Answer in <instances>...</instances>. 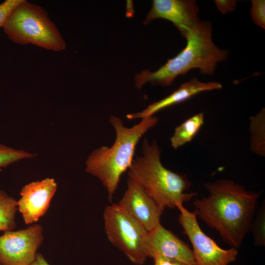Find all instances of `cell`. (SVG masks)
I'll return each mask as SVG.
<instances>
[{"mask_svg": "<svg viewBox=\"0 0 265 265\" xmlns=\"http://www.w3.org/2000/svg\"><path fill=\"white\" fill-rule=\"evenodd\" d=\"M204 187L208 195L193 202L194 212L226 243L238 249L250 231L261 192L228 179L205 183Z\"/></svg>", "mask_w": 265, "mask_h": 265, "instance_id": "6da1fadb", "label": "cell"}, {"mask_svg": "<svg viewBox=\"0 0 265 265\" xmlns=\"http://www.w3.org/2000/svg\"><path fill=\"white\" fill-rule=\"evenodd\" d=\"M185 38L186 45L176 56L155 72L144 70L136 75V88H141L148 82L153 85H170L176 78L194 69L203 75H212L218 63L227 58L228 51L218 48L212 41L210 22L200 20Z\"/></svg>", "mask_w": 265, "mask_h": 265, "instance_id": "7a4b0ae2", "label": "cell"}, {"mask_svg": "<svg viewBox=\"0 0 265 265\" xmlns=\"http://www.w3.org/2000/svg\"><path fill=\"white\" fill-rule=\"evenodd\" d=\"M158 121L157 117L152 116L128 127L119 117H110L109 121L115 132L113 144L94 149L85 161L86 172L101 182L106 189L109 201L113 198L122 175L129 170L132 162L139 140Z\"/></svg>", "mask_w": 265, "mask_h": 265, "instance_id": "3957f363", "label": "cell"}, {"mask_svg": "<svg viewBox=\"0 0 265 265\" xmlns=\"http://www.w3.org/2000/svg\"><path fill=\"white\" fill-rule=\"evenodd\" d=\"M160 154L156 141L145 138L142 142V154L134 158L128 174L164 209L178 208L197 193L185 192L191 186V182L186 175L163 166Z\"/></svg>", "mask_w": 265, "mask_h": 265, "instance_id": "277c9868", "label": "cell"}, {"mask_svg": "<svg viewBox=\"0 0 265 265\" xmlns=\"http://www.w3.org/2000/svg\"><path fill=\"white\" fill-rule=\"evenodd\" d=\"M3 28L15 43L31 44L55 52L66 49L64 40L47 11L40 5L26 0L13 10Z\"/></svg>", "mask_w": 265, "mask_h": 265, "instance_id": "5b68a950", "label": "cell"}, {"mask_svg": "<svg viewBox=\"0 0 265 265\" xmlns=\"http://www.w3.org/2000/svg\"><path fill=\"white\" fill-rule=\"evenodd\" d=\"M105 229L109 241L137 265L148 258V232L117 204L107 206L104 212Z\"/></svg>", "mask_w": 265, "mask_h": 265, "instance_id": "8992f818", "label": "cell"}, {"mask_svg": "<svg viewBox=\"0 0 265 265\" xmlns=\"http://www.w3.org/2000/svg\"><path fill=\"white\" fill-rule=\"evenodd\" d=\"M178 209L180 212L178 221L192 246L197 265H229L236 260L238 249L221 248L202 231L194 212L188 211L183 205Z\"/></svg>", "mask_w": 265, "mask_h": 265, "instance_id": "52a82bcc", "label": "cell"}, {"mask_svg": "<svg viewBox=\"0 0 265 265\" xmlns=\"http://www.w3.org/2000/svg\"><path fill=\"white\" fill-rule=\"evenodd\" d=\"M43 238V227L37 223L4 232L0 236V265H30Z\"/></svg>", "mask_w": 265, "mask_h": 265, "instance_id": "ba28073f", "label": "cell"}, {"mask_svg": "<svg viewBox=\"0 0 265 265\" xmlns=\"http://www.w3.org/2000/svg\"><path fill=\"white\" fill-rule=\"evenodd\" d=\"M148 232L160 223L164 209L136 181L129 178L127 189L117 204Z\"/></svg>", "mask_w": 265, "mask_h": 265, "instance_id": "9c48e42d", "label": "cell"}, {"mask_svg": "<svg viewBox=\"0 0 265 265\" xmlns=\"http://www.w3.org/2000/svg\"><path fill=\"white\" fill-rule=\"evenodd\" d=\"M57 188L56 182L51 178L30 182L22 188L17 208L26 224L36 223L46 213Z\"/></svg>", "mask_w": 265, "mask_h": 265, "instance_id": "30bf717a", "label": "cell"}, {"mask_svg": "<svg viewBox=\"0 0 265 265\" xmlns=\"http://www.w3.org/2000/svg\"><path fill=\"white\" fill-rule=\"evenodd\" d=\"M199 9L194 0H154L145 25L156 19L171 22L185 38L187 33L200 22Z\"/></svg>", "mask_w": 265, "mask_h": 265, "instance_id": "8fae6325", "label": "cell"}, {"mask_svg": "<svg viewBox=\"0 0 265 265\" xmlns=\"http://www.w3.org/2000/svg\"><path fill=\"white\" fill-rule=\"evenodd\" d=\"M147 253L148 257L161 256L186 265H197L190 247L161 224L148 233Z\"/></svg>", "mask_w": 265, "mask_h": 265, "instance_id": "7c38bea8", "label": "cell"}, {"mask_svg": "<svg viewBox=\"0 0 265 265\" xmlns=\"http://www.w3.org/2000/svg\"><path fill=\"white\" fill-rule=\"evenodd\" d=\"M222 87V84L218 82H204L193 78L183 83L167 97L149 105L141 111L127 114L126 117L130 120L142 119L154 116L158 111L185 101L198 93L218 90Z\"/></svg>", "mask_w": 265, "mask_h": 265, "instance_id": "4fadbf2b", "label": "cell"}, {"mask_svg": "<svg viewBox=\"0 0 265 265\" xmlns=\"http://www.w3.org/2000/svg\"><path fill=\"white\" fill-rule=\"evenodd\" d=\"M204 123V114L201 112L187 119L175 129L170 138L171 146L176 149L191 141Z\"/></svg>", "mask_w": 265, "mask_h": 265, "instance_id": "5bb4252c", "label": "cell"}, {"mask_svg": "<svg viewBox=\"0 0 265 265\" xmlns=\"http://www.w3.org/2000/svg\"><path fill=\"white\" fill-rule=\"evenodd\" d=\"M250 148L252 152L262 156L265 154V111L263 108L256 116L250 118Z\"/></svg>", "mask_w": 265, "mask_h": 265, "instance_id": "9a60e30c", "label": "cell"}, {"mask_svg": "<svg viewBox=\"0 0 265 265\" xmlns=\"http://www.w3.org/2000/svg\"><path fill=\"white\" fill-rule=\"evenodd\" d=\"M17 201L0 189V231L13 230L16 226Z\"/></svg>", "mask_w": 265, "mask_h": 265, "instance_id": "2e32d148", "label": "cell"}, {"mask_svg": "<svg viewBox=\"0 0 265 265\" xmlns=\"http://www.w3.org/2000/svg\"><path fill=\"white\" fill-rule=\"evenodd\" d=\"M36 154L15 149L0 143V169L25 159L33 158Z\"/></svg>", "mask_w": 265, "mask_h": 265, "instance_id": "e0dca14e", "label": "cell"}, {"mask_svg": "<svg viewBox=\"0 0 265 265\" xmlns=\"http://www.w3.org/2000/svg\"><path fill=\"white\" fill-rule=\"evenodd\" d=\"M263 202L255 212V218L253 219L250 230L253 233L254 243L256 246H263L265 244V206Z\"/></svg>", "mask_w": 265, "mask_h": 265, "instance_id": "ac0fdd59", "label": "cell"}, {"mask_svg": "<svg viewBox=\"0 0 265 265\" xmlns=\"http://www.w3.org/2000/svg\"><path fill=\"white\" fill-rule=\"evenodd\" d=\"M250 14L257 26L265 28V0H252Z\"/></svg>", "mask_w": 265, "mask_h": 265, "instance_id": "d6986e66", "label": "cell"}, {"mask_svg": "<svg viewBox=\"0 0 265 265\" xmlns=\"http://www.w3.org/2000/svg\"><path fill=\"white\" fill-rule=\"evenodd\" d=\"M23 0H6L0 3V27H3L11 12Z\"/></svg>", "mask_w": 265, "mask_h": 265, "instance_id": "ffe728a7", "label": "cell"}, {"mask_svg": "<svg viewBox=\"0 0 265 265\" xmlns=\"http://www.w3.org/2000/svg\"><path fill=\"white\" fill-rule=\"evenodd\" d=\"M218 9L224 14L234 11L236 6L234 0H216L214 1Z\"/></svg>", "mask_w": 265, "mask_h": 265, "instance_id": "44dd1931", "label": "cell"}, {"mask_svg": "<svg viewBox=\"0 0 265 265\" xmlns=\"http://www.w3.org/2000/svg\"><path fill=\"white\" fill-rule=\"evenodd\" d=\"M153 259L154 265H186L178 261L161 256H156Z\"/></svg>", "mask_w": 265, "mask_h": 265, "instance_id": "7402d4cb", "label": "cell"}, {"mask_svg": "<svg viewBox=\"0 0 265 265\" xmlns=\"http://www.w3.org/2000/svg\"><path fill=\"white\" fill-rule=\"evenodd\" d=\"M30 265H51L41 253H37Z\"/></svg>", "mask_w": 265, "mask_h": 265, "instance_id": "603a6c76", "label": "cell"}, {"mask_svg": "<svg viewBox=\"0 0 265 265\" xmlns=\"http://www.w3.org/2000/svg\"><path fill=\"white\" fill-rule=\"evenodd\" d=\"M2 171V170L0 169V172H1Z\"/></svg>", "mask_w": 265, "mask_h": 265, "instance_id": "cb8c5ba5", "label": "cell"}, {"mask_svg": "<svg viewBox=\"0 0 265 265\" xmlns=\"http://www.w3.org/2000/svg\"></svg>", "mask_w": 265, "mask_h": 265, "instance_id": "d4e9b609", "label": "cell"}]
</instances>
